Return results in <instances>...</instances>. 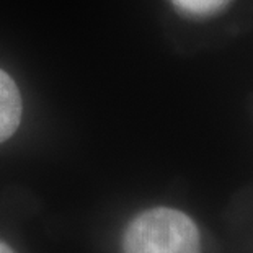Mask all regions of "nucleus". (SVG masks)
<instances>
[{"label":"nucleus","mask_w":253,"mask_h":253,"mask_svg":"<svg viewBox=\"0 0 253 253\" xmlns=\"http://www.w3.org/2000/svg\"><path fill=\"white\" fill-rule=\"evenodd\" d=\"M229 0H173L178 8L185 10L188 13L195 15H208L224 7Z\"/></svg>","instance_id":"7ed1b4c3"},{"label":"nucleus","mask_w":253,"mask_h":253,"mask_svg":"<svg viewBox=\"0 0 253 253\" xmlns=\"http://www.w3.org/2000/svg\"><path fill=\"white\" fill-rule=\"evenodd\" d=\"M0 253H15L7 244H3V242H0Z\"/></svg>","instance_id":"20e7f679"},{"label":"nucleus","mask_w":253,"mask_h":253,"mask_svg":"<svg viewBox=\"0 0 253 253\" xmlns=\"http://www.w3.org/2000/svg\"><path fill=\"white\" fill-rule=\"evenodd\" d=\"M21 121V96L17 84L0 69V144L13 136Z\"/></svg>","instance_id":"f03ea898"},{"label":"nucleus","mask_w":253,"mask_h":253,"mask_svg":"<svg viewBox=\"0 0 253 253\" xmlns=\"http://www.w3.org/2000/svg\"><path fill=\"white\" fill-rule=\"evenodd\" d=\"M125 253H199L196 224L170 208L149 209L131 220L123 239Z\"/></svg>","instance_id":"f257e3e1"}]
</instances>
